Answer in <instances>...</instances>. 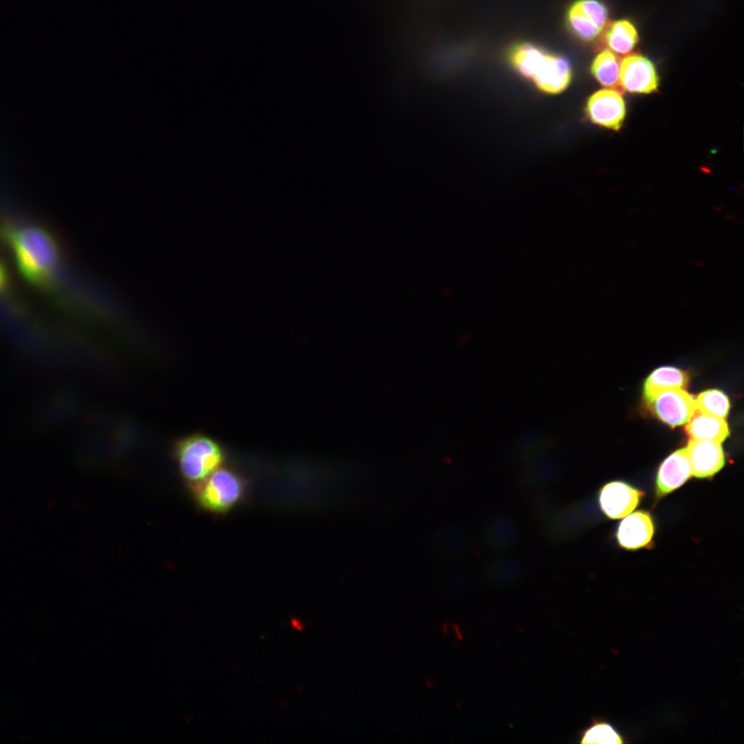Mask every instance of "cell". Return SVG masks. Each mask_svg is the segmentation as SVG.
<instances>
[{"mask_svg":"<svg viewBox=\"0 0 744 744\" xmlns=\"http://www.w3.org/2000/svg\"><path fill=\"white\" fill-rule=\"evenodd\" d=\"M0 242L30 284L43 291L54 287L61 269L63 252L48 226L30 219L3 218L0 221Z\"/></svg>","mask_w":744,"mask_h":744,"instance_id":"cell-1","label":"cell"},{"mask_svg":"<svg viewBox=\"0 0 744 744\" xmlns=\"http://www.w3.org/2000/svg\"><path fill=\"white\" fill-rule=\"evenodd\" d=\"M176 453L181 473L194 484L220 467L225 458L220 444L209 436L200 433L178 442Z\"/></svg>","mask_w":744,"mask_h":744,"instance_id":"cell-2","label":"cell"},{"mask_svg":"<svg viewBox=\"0 0 744 744\" xmlns=\"http://www.w3.org/2000/svg\"><path fill=\"white\" fill-rule=\"evenodd\" d=\"M242 479L234 471L221 466L194 484V495L199 504L216 513L231 508L242 496Z\"/></svg>","mask_w":744,"mask_h":744,"instance_id":"cell-3","label":"cell"},{"mask_svg":"<svg viewBox=\"0 0 744 744\" xmlns=\"http://www.w3.org/2000/svg\"><path fill=\"white\" fill-rule=\"evenodd\" d=\"M650 406L659 419L672 427L686 424L696 409L695 398L684 389L662 391Z\"/></svg>","mask_w":744,"mask_h":744,"instance_id":"cell-4","label":"cell"},{"mask_svg":"<svg viewBox=\"0 0 744 744\" xmlns=\"http://www.w3.org/2000/svg\"><path fill=\"white\" fill-rule=\"evenodd\" d=\"M619 82L629 92L648 94L657 90L659 78L649 59L632 54L624 57L620 63Z\"/></svg>","mask_w":744,"mask_h":744,"instance_id":"cell-5","label":"cell"},{"mask_svg":"<svg viewBox=\"0 0 744 744\" xmlns=\"http://www.w3.org/2000/svg\"><path fill=\"white\" fill-rule=\"evenodd\" d=\"M586 112L594 123L617 130L621 127L626 116V105L619 92L603 89L590 96L586 103Z\"/></svg>","mask_w":744,"mask_h":744,"instance_id":"cell-6","label":"cell"},{"mask_svg":"<svg viewBox=\"0 0 744 744\" xmlns=\"http://www.w3.org/2000/svg\"><path fill=\"white\" fill-rule=\"evenodd\" d=\"M643 493L623 482L614 481L604 485L599 502L603 513L610 519H620L631 513L639 505Z\"/></svg>","mask_w":744,"mask_h":744,"instance_id":"cell-7","label":"cell"},{"mask_svg":"<svg viewBox=\"0 0 744 744\" xmlns=\"http://www.w3.org/2000/svg\"><path fill=\"white\" fill-rule=\"evenodd\" d=\"M568 21L573 31L587 41L595 39L605 27L608 14L604 6L596 0H580L568 11Z\"/></svg>","mask_w":744,"mask_h":744,"instance_id":"cell-8","label":"cell"},{"mask_svg":"<svg viewBox=\"0 0 744 744\" xmlns=\"http://www.w3.org/2000/svg\"><path fill=\"white\" fill-rule=\"evenodd\" d=\"M721 443L690 439L685 447L692 475L699 478L710 477L724 466Z\"/></svg>","mask_w":744,"mask_h":744,"instance_id":"cell-9","label":"cell"},{"mask_svg":"<svg viewBox=\"0 0 744 744\" xmlns=\"http://www.w3.org/2000/svg\"><path fill=\"white\" fill-rule=\"evenodd\" d=\"M692 475L685 448H681L668 457L660 465L657 479V496L663 497L682 486Z\"/></svg>","mask_w":744,"mask_h":744,"instance_id":"cell-10","label":"cell"},{"mask_svg":"<svg viewBox=\"0 0 744 744\" xmlns=\"http://www.w3.org/2000/svg\"><path fill=\"white\" fill-rule=\"evenodd\" d=\"M654 532L652 519L648 512L639 510L628 515L619 524L617 539L627 550H637L648 546Z\"/></svg>","mask_w":744,"mask_h":744,"instance_id":"cell-11","label":"cell"},{"mask_svg":"<svg viewBox=\"0 0 744 744\" xmlns=\"http://www.w3.org/2000/svg\"><path fill=\"white\" fill-rule=\"evenodd\" d=\"M571 75L570 66L565 59L548 54L544 65L533 81L542 92L558 94L568 87Z\"/></svg>","mask_w":744,"mask_h":744,"instance_id":"cell-12","label":"cell"},{"mask_svg":"<svg viewBox=\"0 0 744 744\" xmlns=\"http://www.w3.org/2000/svg\"><path fill=\"white\" fill-rule=\"evenodd\" d=\"M689 381L688 374L672 366H662L653 371L646 378L643 395L650 405L662 391L672 389H685Z\"/></svg>","mask_w":744,"mask_h":744,"instance_id":"cell-13","label":"cell"},{"mask_svg":"<svg viewBox=\"0 0 744 744\" xmlns=\"http://www.w3.org/2000/svg\"><path fill=\"white\" fill-rule=\"evenodd\" d=\"M686 424L685 430L690 439L722 443L730 435L725 419L703 413L696 409Z\"/></svg>","mask_w":744,"mask_h":744,"instance_id":"cell-14","label":"cell"},{"mask_svg":"<svg viewBox=\"0 0 744 744\" xmlns=\"http://www.w3.org/2000/svg\"><path fill=\"white\" fill-rule=\"evenodd\" d=\"M548 54L529 44L517 46L511 54V61L525 77L533 80L540 70Z\"/></svg>","mask_w":744,"mask_h":744,"instance_id":"cell-15","label":"cell"},{"mask_svg":"<svg viewBox=\"0 0 744 744\" xmlns=\"http://www.w3.org/2000/svg\"><path fill=\"white\" fill-rule=\"evenodd\" d=\"M605 39L611 50L626 54L634 47L638 41V34L630 22L620 20L614 22L608 28Z\"/></svg>","mask_w":744,"mask_h":744,"instance_id":"cell-16","label":"cell"},{"mask_svg":"<svg viewBox=\"0 0 744 744\" xmlns=\"http://www.w3.org/2000/svg\"><path fill=\"white\" fill-rule=\"evenodd\" d=\"M620 63L619 58L612 51L605 50L594 59L591 72L601 85L612 88L619 82Z\"/></svg>","mask_w":744,"mask_h":744,"instance_id":"cell-17","label":"cell"},{"mask_svg":"<svg viewBox=\"0 0 744 744\" xmlns=\"http://www.w3.org/2000/svg\"><path fill=\"white\" fill-rule=\"evenodd\" d=\"M581 743L621 744L626 743L623 736L610 722L602 719H594L589 726L579 733Z\"/></svg>","mask_w":744,"mask_h":744,"instance_id":"cell-18","label":"cell"},{"mask_svg":"<svg viewBox=\"0 0 744 744\" xmlns=\"http://www.w3.org/2000/svg\"><path fill=\"white\" fill-rule=\"evenodd\" d=\"M695 404L699 411L722 419L726 418L730 408L728 397L716 389L707 390L699 394L695 398Z\"/></svg>","mask_w":744,"mask_h":744,"instance_id":"cell-19","label":"cell"},{"mask_svg":"<svg viewBox=\"0 0 744 744\" xmlns=\"http://www.w3.org/2000/svg\"><path fill=\"white\" fill-rule=\"evenodd\" d=\"M10 287V277L5 263L0 258V297L8 291Z\"/></svg>","mask_w":744,"mask_h":744,"instance_id":"cell-20","label":"cell"},{"mask_svg":"<svg viewBox=\"0 0 744 744\" xmlns=\"http://www.w3.org/2000/svg\"><path fill=\"white\" fill-rule=\"evenodd\" d=\"M291 623L292 626L294 628H296V629H297L298 630H302L304 628V626L302 623V622H300L297 619H292Z\"/></svg>","mask_w":744,"mask_h":744,"instance_id":"cell-21","label":"cell"}]
</instances>
